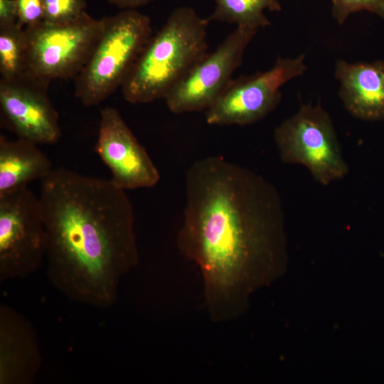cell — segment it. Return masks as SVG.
<instances>
[{
	"label": "cell",
	"instance_id": "19",
	"mask_svg": "<svg viewBox=\"0 0 384 384\" xmlns=\"http://www.w3.org/2000/svg\"><path fill=\"white\" fill-rule=\"evenodd\" d=\"M18 11V23L26 28L43 21V0H15Z\"/></svg>",
	"mask_w": 384,
	"mask_h": 384
},
{
	"label": "cell",
	"instance_id": "17",
	"mask_svg": "<svg viewBox=\"0 0 384 384\" xmlns=\"http://www.w3.org/2000/svg\"><path fill=\"white\" fill-rule=\"evenodd\" d=\"M43 21L52 24L70 22L86 12L85 0H43Z\"/></svg>",
	"mask_w": 384,
	"mask_h": 384
},
{
	"label": "cell",
	"instance_id": "11",
	"mask_svg": "<svg viewBox=\"0 0 384 384\" xmlns=\"http://www.w3.org/2000/svg\"><path fill=\"white\" fill-rule=\"evenodd\" d=\"M95 150L111 172L112 182L127 191L154 186L160 174L117 110L100 112Z\"/></svg>",
	"mask_w": 384,
	"mask_h": 384
},
{
	"label": "cell",
	"instance_id": "16",
	"mask_svg": "<svg viewBox=\"0 0 384 384\" xmlns=\"http://www.w3.org/2000/svg\"><path fill=\"white\" fill-rule=\"evenodd\" d=\"M27 48V35L24 27L18 23L0 27L1 79L11 80L25 73Z\"/></svg>",
	"mask_w": 384,
	"mask_h": 384
},
{
	"label": "cell",
	"instance_id": "2",
	"mask_svg": "<svg viewBox=\"0 0 384 384\" xmlns=\"http://www.w3.org/2000/svg\"><path fill=\"white\" fill-rule=\"evenodd\" d=\"M47 273L65 297L108 308L122 278L139 262L133 206L126 191L58 168L41 181Z\"/></svg>",
	"mask_w": 384,
	"mask_h": 384
},
{
	"label": "cell",
	"instance_id": "4",
	"mask_svg": "<svg viewBox=\"0 0 384 384\" xmlns=\"http://www.w3.org/2000/svg\"><path fill=\"white\" fill-rule=\"evenodd\" d=\"M104 20L97 43L74 79L75 96L85 107L100 105L121 87L152 36L150 18L135 9Z\"/></svg>",
	"mask_w": 384,
	"mask_h": 384
},
{
	"label": "cell",
	"instance_id": "21",
	"mask_svg": "<svg viewBox=\"0 0 384 384\" xmlns=\"http://www.w3.org/2000/svg\"><path fill=\"white\" fill-rule=\"evenodd\" d=\"M154 0H108L109 3L123 10L135 9Z\"/></svg>",
	"mask_w": 384,
	"mask_h": 384
},
{
	"label": "cell",
	"instance_id": "1",
	"mask_svg": "<svg viewBox=\"0 0 384 384\" xmlns=\"http://www.w3.org/2000/svg\"><path fill=\"white\" fill-rule=\"evenodd\" d=\"M185 183L178 248L201 271L210 319L233 321L285 262L280 195L261 175L220 156L192 164Z\"/></svg>",
	"mask_w": 384,
	"mask_h": 384
},
{
	"label": "cell",
	"instance_id": "8",
	"mask_svg": "<svg viewBox=\"0 0 384 384\" xmlns=\"http://www.w3.org/2000/svg\"><path fill=\"white\" fill-rule=\"evenodd\" d=\"M305 55L296 58L278 56L273 67L231 80L205 111L208 124L245 126L255 123L272 112L282 99L280 87L306 70Z\"/></svg>",
	"mask_w": 384,
	"mask_h": 384
},
{
	"label": "cell",
	"instance_id": "12",
	"mask_svg": "<svg viewBox=\"0 0 384 384\" xmlns=\"http://www.w3.org/2000/svg\"><path fill=\"white\" fill-rule=\"evenodd\" d=\"M41 356L35 331L21 314L0 307V384H28L37 375Z\"/></svg>",
	"mask_w": 384,
	"mask_h": 384
},
{
	"label": "cell",
	"instance_id": "10",
	"mask_svg": "<svg viewBox=\"0 0 384 384\" xmlns=\"http://www.w3.org/2000/svg\"><path fill=\"white\" fill-rule=\"evenodd\" d=\"M49 85L26 73L1 79V126L37 144L56 143L61 132L58 113L48 94Z\"/></svg>",
	"mask_w": 384,
	"mask_h": 384
},
{
	"label": "cell",
	"instance_id": "6",
	"mask_svg": "<svg viewBox=\"0 0 384 384\" xmlns=\"http://www.w3.org/2000/svg\"><path fill=\"white\" fill-rule=\"evenodd\" d=\"M104 18L85 12L62 24L42 21L25 28L27 57L25 73L50 83L75 79L88 59L104 27Z\"/></svg>",
	"mask_w": 384,
	"mask_h": 384
},
{
	"label": "cell",
	"instance_id": "3",
	"mask_svg": "<svg viewBox=\"0 0 384 384\" xmlns=\"http://www.w3.org/2000/svg\"><path fill=\"white\" fill-rule=\"evenodd\" d=\"M209 22L192 8L175 9L150 38L122 84L124 100L144 104L164 99L207 53Z\"/></svg>",
	"mask_w": 384,
	"mask_h": 384
},
{
	"label": "cell",
	"instance_id": "5",
	"mask_svg": "<svg viewBox=\"0 0 384 384\" xmlns=\"http://www.w3.org/2000/svg\"><path fill=\"white\" fill-rule=\"evenodd\" d=\"M273 137L284 163L305 166L322 185L348 173L332 119L319 103L302 104L275 128Z\"/></svg>",
	"mask_w": 384,
	"mask_h": 384
},
{
	"label": "cell",
	"instance_id": "15",
	"mask_svg": "<svg viewBox=\"0 0 384 384\" xmlns=\"http://www.w3.org/2000/svg\"><path fill=\"white\" fill-rule=\"evenodd\" d=\"M215 9L208 18L237 26L257 29L271 26L265 10L280 11L282 8L278 0H214Z\"/></svg>",
	"mask_w": 384,
	"mask_h": 384
},
{
	"label": "cell",
	"instance_id": "14",
	"mask_svg": "<svg viewBox=\"0 0 384 384\" xmlns=\"http://www.w3.org/2000/svg\"><path fill=\"white\" fill-rule=\"evenodd\" d=\"M38 144L18 138L0 136V194L41 181L54 169Z\"/></svg>",
	"mask_w": 384,
	"mask_h": 384
},
{
	"label": "cell",
	"instance_id": "20",
	"mask_svg": "<svg viewBox=\"0 0 384 384\" xmlns=\"http://www.w3.org/2000/svg\"><path fill=\"white\" fill-rule=\"evenodd\" d=\"M18 11L15 0H0V27L18 23Z\"/></svg>",
	"mask_w": 384,
	"mask_h": 384
},
{
	"label": "cell",
	"instance_id": "13",
	"mask_svg": "<svg viewBox=\"0 0 384 384\" xmlns=\"http://www.w3.org/2000/svg\"><path fill=\"white\" fill-rule=\"evenodd\" d=\"M335 78L346 110L365 121L384 119V60L351 63L336 62Z\"/></svg>",
	"mask_w": 384,
	"mask_h": 384
},
{
	"label": "cell",
	"instance_id": "18",
	"mask_svg": "<svg viewBox=\"0 0 384 384\" xmlns=\"http://www.w3.org/2000/svg\"><path fill=\"white\" fill-rule=\"evenodd\" d=\"M334 19L340 25L350 15L361 11L371 12L384 19V0H330Z\"/></svg>",
	"mask_w": 384,
	"mask_h": 384
},
{
	"label": "cell",
	"instance_id": "9",
	"mask_svg": "<svg viewBox=\"0 0 384 384\" xmlns=\"http://www.w3.org/2000/svg\"><path fill=\"white\" fill-rule=\"evenodd\" d=\"M257 29L237 26L218 48L206 53L164 99L174 114L208 109L242 62L245 50Z\"/></svg>",
	"mask_w": 384,
	"mask_h": 384
},
{
	"label": "cell",
	"instance_id": "7",
	"mask_svg": "<svg viewBox=\"0 0 384 384\" xmlns=\"http://www.w3.org/2000/svg\"><path fill=\"white\" fill-rule=\"evenodd\" d=\"M47 247L39 196L28 186L0 194V281L31 275L46 259Z\"/></svg>",
	"mask_w": 384,
	"mask_h": 384
}]
</instances>
